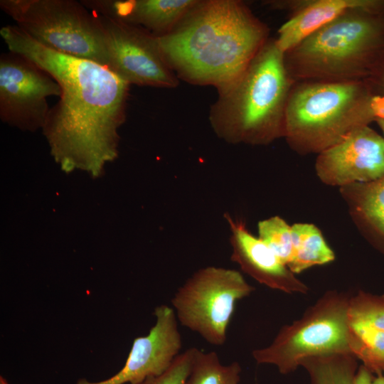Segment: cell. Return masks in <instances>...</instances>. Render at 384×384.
Wrapping results in <instances>:
<instances>
[{"label": "cell", "instance_id": "6da1fadb", "mask_svg": "<svg viewBox=\"0 0 384 384\" xmlns=\"http://www.w3.org/2000/svg\"><path fill=\"white\" fill-rule=\"evenodd\" d=\"M0 34L9 51L33 62L60 87L43 128L55 160L65 169L99 171L117 156L129 84L95 62L41 45L17 25L1 27Z\"/></svg>", "mask_w": 384, "mask_h": 384}, {"label": "cell", "instance_id": "7a4b0ae2", "mask_svg": "<svg viewBox=\"0 0 384 384\" xmlns=\"http://www.w3.org/2000/svg\"><path fill=\"white\" fill-rule=\"evenodd\" d=\"M269 33L240 1L198 0L169 33L156 38L177 78L218 90L246 69Z\"/></svg>", "mask_w": 384, "mask_h": 384}, {"label": "cell", "instance_id": "3957f363", "mask_svg": "<svg viewBox=\"0 0 384 384\" xmlns=\"http://www.w3.org/2000/svg\"><path fill=\"white\" fill-rule=\"evenodd\" d=\"M295 82L275 38H269L246 69L218 89L210 124L231 143L265 144L284 136L288 99Z\"/></svg>", "mask_w": 384, "mask_h": 384}, {"label": "cell", "instance_id": "277c9868", "mask_svg": "<svg viewBox=\"0 0 384 384\" xmlns=\"http://www.w3.org/2000/svg\"><path fill=\"white\" fill-rule=\"evenodd\" d=\"M384 56V14L356 8L346 11L284 53L295 82L368 78Z\"/></svg>", "mask_w": 384, "mask_h": 384}, {"label": "cell", "instance_id": "5b68a950", "mask_svg": "<svg viewBox=\"0 0 384 384\" xmlns=\"http://www.w3.org/2000/svg\"><path fill=\"white\" fill-rule=\"evenodd\" d=\"M366 80L302 81L293 85L287 105L284 136L300 153L318 152L375 122Z\"/></svg>", "mask_w": 384, "mask_h": 384}, {"label": "cell", "instance_id": "8992f818", "mask_svg": "<svg viewBox=\"0 0 384 384\" xmlns=\"http://www.w3.org/2000/svg\"><path fill=\"white\" fill-rule=\"evenodd\" d=\"M0 7L28 36L57 52L110 70L102 23L74 0H1Z\"/></svg>", "mask_w": 384, "mask_h": 384}, {"label": "cell", "instance_id": "52a82bcc", "mask_svg": "<svg viewBox=\"0 0 384 384\" xmlns=\"http://www.w3.org/2000/svg\"><path fill=\"white\" fill-rule=\"evenodd\" d=\"M348 302L343 296L325 295L300 319L284 326L269 346L254 350L253 358L258 364L272 365L279 373L287 374L307 358L353 356L348 325Z\"/></svg>", "mask_w": 384, "mask_h": 384}, {"label": "cell", "instance_id": "ba28073f", "mask_svg": "<svg viewBox=\"0 0 384 384\" xmlns=\"http://www.w3.org/2000/svg\"><path fill=\"white\" fill-rule=\"evenodd\" d=\"M254 290L238 271L209 266L194 272L171 300L180 324L207 343L222 346L238 301Z\"/></svg>", "mask_w": 384, "mask_h": 384}, {"label": "cell", "instance_id": "9c48e42d", "mask_svg": "<svg viewBox=\"0 0 384 384\" xmlns=\"http://www.w3.org/2000/svg\"><path fill=\"white\" fill-rule=\"evenodd\" d=\"M59 84L46 71L18 53L0 56V118L22 130L43 128L50 110L47 98L60 97Z\"/></svg>", "mask_w": 384, "mask_h": 384}, {"label": "cell", "instance_id": "30bf717a", "mask_svg": "<svg viewBox=\"0 0 384 384\" xmlns=\"http://www.w3.org/2000/svg\"><path fill=\"white\" fill-rule=\"evenodd\" d=\"M95 14L104 30L111 71L129 85L178 86V79L164 60L156 36L141 26Z\"/></svg>", "mask_w": 384, "mask_h": 384}, {"label": "cell", "instance_id": "8fae6325", "mask_svg": "<svg viewBox=\"0 0 384 384\" xmlns=\"http://www.w3.org/2000/svg\"><path fill=\"white\" fill-rule=\"evenodd\" d=\"M154 325L144 336L136 338L122 368L110 378L90 382L79 379L76 384H137L165 372L181 353L182 338L171 306L161 304L154 311Z\"/></svg>", "mask_w": 384, "mask_h": 384}, {"label": "cell", "instance_id": "7c38bea8", "mask_svg": "<svg viewBox=\"0 0 384 384\" xmlns=\"http://www.w3.org/2000/svg\"><path fill=\"white\" fill-rule=\"evenodd\" d=\"M316 168L332 184L375 181L384 176V137L369 126L359 128L321 152Z\"/></svg>", "mask_w": 384, "mask_h": 384}, {"label": "cell", "instance_id": "4fadbf2b", "mask_svg": "<svg viewBox=\"0 0 384 384\" xmlns=\"http://www.w3.org/2000/svg\"><path fill=\"white\" fill-rule=\"evenodd\" d=\"M265 4L290 12L275 38L284 53L351 9L363 8L384 14V0H278Z\"/></svg>", "mask_w": 384, "mask_h": 384}, {"label": "cell", "instance_id": "5bb4252c", "mask_svg": "<svg viewBox=\"0 0 384 384\" xmlns=\"http://www.w3.org/2000/svg\"><path fill=\"white\" fill-rule=\"evenodd\" d=\"M232 230L231 260L260 284L287 293H306L307 287L259 238L240 222L228 218Z\"/></svg>", "mask_w": 384, "mask_h": 384}, {"label": "cell", "instance_id": "9a60e30c", "mask_svg": "<svg viewBox=\"0 0 384 384\" xmlns=\"http://www.w3.org/2000/svg\"><path fill=\"white\" fill-rule=\"evenodd\" d=\"M348 325L353 355L371 372L384 373V294L360 292L349 299Z\"/></svg>", "mask_w": 384, "mask_h": 384}, {"label": "cell", "instance_id": "2e32d148", "mask_svg": "<svg viewBox=\"0 0 384 384\" xmlns=\"http://www.w3.org/2000/svg\"><path fill=\"white\" fill-rule=\"evenodd\" d=\"M198 0H82L91 11L141 26L155 36L169 33Z\"/></svg>", "mask_w": 384, "mask_h": 384}, {"label": "cell", "instance_id": "e0dca14e", "mask_svg": "<svg viewBox=\"0 0 384 384\" xmlns=\"http://www.w3.org/2000/svg\"><path fill=\"white\" fill-rule=\"evenodd\" d=\"M292 257L287 267L299 273L312 266L334 260V254L325 242L319 230L311 224L297 223L291 227Z\"/></svg>", "mask_w": 384, "mask_h": 384}, {"label": "cell", "instance_id": "ac0fdd59", "mask_svg": "<svg viewBox=\"0 0 384 384\" xmlns=\"http://www.w3.org/2000/svg\"><path fill=\"white\" fill-rule=\"evenodd\" d=\"M356 358L352 355H332L310 358L301 363L311 384H355Z\"/></svg>", "mask_w": 384, "mask_h": 384}, {"label": "cell", "instance_id": "d6986e66", "mask_svg": "<svg viewBox=\"0 0 384 384\" xmlns=\"http://www.w3.org/2000/svg\"><path fill=\"white\" fill-rule=\"evenodd\" d=\"M241 370L237 361L223 365L215 351L195 348L189 384H239Z\"/></svg>", "mask_w": 384, "mask_h": 384}, {"label": "cell", "instance_id": "ffe728a7", "mask_svg": "<svg viewBox=\"0 0 384 384\" xmlns=\"http://www.w3.org/2000/svg\"><path fill=\"white\" fill-rule=\"evenodd\" d=\"M359 191L358 211L372 238L384 251V176L361 183Z\"/></svg>", "mask_w": 384, "mask_h": 384}, {"label": "cell", "instance_id": "44dd1931", "mask_svg": "<svg viewBox=\"0 0 384 384\" xmlns=\"http://www.w3.org/2000/svg\"><path fill=\"white\" fill-rule=\"evenodd\" d=\"M259 238L285 265H288L292 253L291 227L278 216L260 221Z\"/></svg>", "mask_w": 384, "mask_h": 384}, {"label": "cell", "instance_id": "7402d4cb", "mask_svg": "<svg viewBox=\"0 0 384 384\" xmlns=\"http://www.w3.org/2000/svg\"><path fill=\"white\" fill-rule=\"evenodd\" d=\"M194 348H189L181 353L161 375L147 378L137 384H189Z\"/></svg>", "mask_w": 384, "mask_h": 384}, {"label": "cell", "instance_id": "603a6c76", "mask_svg": "<svg viewBox=\"0 0 384 384\" xmlns=\"http://www.w3.org/2000/svg\"><path fill=\"white\" fill-rule=\"evenodd\" d=\"M366 80L375 95H384V56L373 68Z\"/></svg>", "mask_w": 384, "mask_h": 384}, {"label": "cell", "instance_id": "cb8c5ba5", "mask_svg": "<svg viewBox=\"0 0 384 384\" xmlns=\"http://www.w3.org/2000/svg\"><path fill=\"white\" fill-rule=\"evenodd\" d=\"M355 384H384V373H374L366 368L361 366L355 375Z\"/></svg>", "mask_w": 384, "mask_h": 384}, {"label": "cell", "instance_id": "d4e9b609", "mask_svg": "<svg viewBox=\"0 0 384 384\" xmlns=\"http://www.w3.org/2000/svg\"><path fill=\"white\" fill-rule=\"evenodd\" d=\"M370 106L375 120L384 119V95H373Z\"/></svg>", "mask_w": 384, "mask_h": 384}, {"label": "cell", "instance_id": "484cf974", "mask_svg": "<svg viewBox=\"0 0 384 384\" xmlns=\"http://www.w3.org/2000/svg\"><path fill=\"white\" fill-rule=\"evenodd\" d=\"M375 122L378 124L384 134V119H375Z\"/></svg>", "mask_w": 384, "mask_h": 384}, {"label": "cell", "instance_id": "4316f807", "mask_svg": "<svg viewBox=\"0 0 384 384\" xmlns=\"http://www.w3.org/2000/svg\"><path fill=\"white\" fill-rule=\"evenodd\" d=\"M0 384H9L7 380L3 377L0 376Z\"/></svg>", "mask_w": 384, "mask_h": 384}]
</instances>
